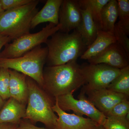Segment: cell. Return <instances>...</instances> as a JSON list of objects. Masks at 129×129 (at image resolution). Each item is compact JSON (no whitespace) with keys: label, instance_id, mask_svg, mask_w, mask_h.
<instances>
[{"label":"cell","instance_id":"1","mask_svg":"<svg viewBox=\"0 0 129 129\" xmlns=\"http://www.w3.org/2000/svg\"><path fill=\"white\" fill-rule=\"evenodd\" d=\"M42 88L51 97L73 93L86 81L81 67L76 61L62 65L48 66L44 69Z\"/></svg>","mask_w":129,"mask_h":129},{"label":"cell","instance_id":"8","mask_svg":"<svg viewBox=\"0 0 129 129\" xmlns=\"http://www.w3.org/2000/svg\"><path fill=\"white\" fill-rule=\"evenodd\" d=\"M81 67L86 81L84 87L91 90L107 88L119 74L120 70L105 64L89 63Z\"/></svg>","mask_w":129,"mask_h":129},{"label":"cell","instance_id":"9","mask_svg":"<svg viewBox=\"0 0 129 129\" xmlns=\"http://www.w3.org/2000/svg\"><path fill=\"white\" fill-rule=\"evenodd\" d=\"M81 92L87 99L105 116L116 104L129 99L127 95L114 92L107 88L91 90L83 87Z\"/></svg>","mask_w":129,"mask_h":129},{"label":"cell","instance_id":"29","mask_svg":"<svg viewBox=\"0 0 129 129\" xmlns=\"http://www.w3.org/2000/svg\"><path fill=\"white\" fill-rule=\"evenodd\" d=\"M18 125L10 123L0 124V129H18Z\"/></svg>","mask_w":129,"mask_h":129},{"label":"cell","instance_id":"30","mask_svg":"<svg viewBox=\"0 0 129 129\" xmlns=\"http://www.w3.org/2000/svg\"><path fill=\"white\" fill-rule=\"evenodd\" d=\"M5 101L3 100L2 98L0 96V111L1 110L2 108L3 105L5 104Z\"/></svg>","mask_w":129,"mask_h":129},{"label":"cell","instance_id":"15","mask_svg":"<svg viewBox=\"0 0 129 129\" xmlns=\"http://www.w3.org/2000/svg\"><path fill=\"white\" fill-rule=\"evenodd\" d=\"M26 106L10 97L5 102L0 111V124L18 125L25 116Z\"/></svg>","mask_w":129,"mask_h":129},{"label":"cell","instance_id":"14","mask_svg":"<svg viewBox=\"0 0 129 129\" xmlns=\"http://www.w3.org/2000/svg\"><path fill=\"white\" fill-rule=\"evenodd\" d=\"M9 73L11 97L22 104L27 105L28 96L27 76L13 70L9 69Z\"/></svg>","mask_w":129,"mask_h":129},{"label":"cell","instance_id":"27","mask_svg":"<svg viewBox=\"0 0 129 129\" xmlns=\"http://www.w3.org/2000/svg\"><path fill=\"white\" fill-rule=\"evenodd\" d=\"M18 129H49L37 127L27 119H22L19 124Z\"/></svg>","mask_w":129,"mask_h":129},{"label":"cell","instance_id":"13","mask_svg":"<svg viewBox=\"0 0 129 129\" xmlns=\"http://www.w3.org/2000/svg\"><path fill=\"white\" fill-rule=\"evenodd\" d=\"M63 0H47L42 9L39 11L32 19L30 28L40 24L49 22L56 25L59 24V14Z\"/></svg>","mask_w":129,"mask_h":129},{"label":"cell","instance_id":"20","mask_svg":"<svg viewBox=\"0 0 129 129\" xmlns=\"http://www.w3.org/2000/svg\"><path fill=\"white\" fill-rule=\"evenodd\" d=\"M107 89L129 96V66L120 69L119 74Z\"/></svg>","mask_w":129,"mask_h":129},{"label":"cell","instance_id":"28","mask_svg":"<svg viewBox=\"0 0 129 129\" xmlns=\"http://www.w3.org/2000/svg\"><path fill=\"white\" fill-rule=\"evenodd\" d=\"M11 41L9 37L0 34V51L3 46H5L6 44L9 43Z\"/></svg>","mask_w":129,"mask_h":129},{"label":"cell","instance_id":"10","mask_svg":"<svg viewBox=\"0 0 129 129\" xmlns=\"http://www.w3.org/2000/svg\"><path fill=\"white\" fill-rule=\"evenodd\" d=\"M82 20L81 9L78 0H63L59 14V31L69 33L77 29Z\"/></svg>","mask_w":129,"mask_h":129},{"label":"cell","instance_id":"16","mask_svg":"<svg viewBox=\"0 0 129 129\" xmlns=\"http://www.w3.org/2000/svg\"><path fill=\"white\" fill-rule=\"evenodd\" d=\"M116 42V38L113 33L98 30L95 39L87 48L80 57V58L89 60L103 51L111 44Z\"/></svg>","mask_w":129,"mask_h":129},{"label":"cell","instance_id":"26","mask_svg":"<svg viewBox=\"0 0 129 129\" xmlns=\"http://www.w3.org/2000/svg\"><path fill=\"white\" fill-rule=\"evenodd\" d=\"M33 0H1L3 9L5 11L20 7L27 5Z\"/></svg>","mask_w":129,"mask_h":129},{"label":"cell","instance_id":"25","mask_svg":"<svg viewBox=\"0 0 129 129\" xmlns=\"http://www.w3.org/2000/svg\"><path fill=\"white\" fill-rule=\"evenodd\" d=\"M113 34L116 41L126 52L129 56V39L128 35L115 24Z\"/></svg>","mask_w":129,"mask_h":129},{"label":"cell","instance_id":"19","mask_svg":"<svg viewBox=\"0 0 129 129\" xmlns=\"http://www.w3.org/2000/svg\"><path fill=\"white\" fill-rule=\"evenodd\" d=\"M109 0H79L81 9L89 10L93 20L99 30L102 29L101 15L102 9Z\"/></svg>","mask_w":129,"mask_h":129},{"label":"cell","instance_id":"21","mask_svg":"<svg viewBox=\"0 0 129 129\" xmlns=\"http://www.w3.org/2000/svg\"><path fill=\"white\" fill-rule=\"evenodd\" d=\"M118 17L119 21L116 24L128 36L129 35V1L118 0Z\"/></svg>","mask_w":129,"mask_h":129},{"label":"cell","instance_id":"6","mask_svg":"<svg viewBox=\"0 0 129 129\" xmlns=\"http://www.w3.org/2000/svg\"><path fill=\"white\" fill-rule=\"evenodd\" d=\"M61 25L49 23L39 32L22 36L8 43L0 53V58H13L21 57L36 47L45 43L52 35L59 31Z\"/></svg>","mask_w":129,"mask_h":129},{"label":"cell","instance_id":"31","mask_svg":"<svg viewBox=\"0 0 129 129\" xmlns=\"http://www.w3.org/2000/svg\"><path fill=\"white\" fill-rule=\"evenodd\" d=\"M5 11L3 9L1 3V0H0V16H1V15L2 14V13Z\"/></svg>","mask_w":129,"mask_h":129},{"label":"cell","instance_id":"23","mask_svg":"<svg viewBox=\"0 0 129 129\" xmlns=\"http://www.w3.org/2000/svg\"><path fill=\"white\" fill-rule=\"evenodd\" d=\"M103 126L105 129H129V120L126 117H107Z\"/></svg>","mask_w":129,"mask_h":129},{"label":"cell","instance_id":"12","mask_svg":"<svg viewBox=\"0 0 129 129\" xmlns=\"http://www.w3.org/2000/svg\"><path fill=\"white\" fill-rule=\"evenodd\" d=\"M55 100L52 109L58 116L55 129H96L100 125L89 118L67 113L60 108Z\"/></svg>","mask_w":129,"mask_h":129},{"label":"cell","instance_id":"17","mask_svg":"<svg viewBox=\"0 0 129 129\" xmlns=\"http://www.w3.org/2000/svg\"><path fill=\"white\" fill-rule=\"evenodd\" d=\"M81 13L82 21L76 30L79 33L88 48L95 39L99 29L92 19L89 9H81Z\"/></svg>","mask_w":129,"mask_h":129},{"label":"cell","instance_id":"5","mask_svg":"<svg viewBox=\"0 0 129 129\" xmlns=\"http://www.w3.org/2000/svg\"><path fill=\"white\" fill-rule=\"evenodd\" d=\"M48 49L41 45L19 57L0 58V68L13 70L35 80L42 88L44 66L46 63Z\"/></svg>","mask_w":129,"mask_h":129},{"label":"cell","instance_id":"18","mask_svg":"<svg viewBox=\"0 0 129 129\" xmlns=\"http://www.w3.org/2000/svg\"><path fill=\"white\" fill-rule=\"evenodd\" d=\"M118 5L116 0H109L102 9L101 18L102 30L112 33L118 18Z\"/></svg>","mask_w":129,"mask_h":129},{"label":"cell","instance_id":"2","mask_svg":"<svg viewBox=\"0 0 129 129\" xmlns=\"http://www.w3.org/2000/svg\"><path fill=\"white\" fill-rule=\"evenodd\" d=\"M50 37L45 43L48 49L46 63L48 66L76 61L87 48L76 29L70 34L58 31Z\"/></svg>","mask_w":129,"mask_h":129},{"label":"cell","instance_id":"3","mask_svg":"<svg viewBox=\"0 0 129 129\" xmlns=\"http://www.w3.org/2000/svg\"><path fill=\"white\" fill-rule=\"evenodd\" d=\"M28 96L25 116L33 124L37 122L44 124L47 128L55 129L58 117L52 109L55 104L52 97L35 80L27 76Z\"/></svg>","mask_w":129,"mask_h":129},{"label":"cell","instance_id":"11","mask_svg":"<svg viewBox=\"0 0 129 129\" xmlns=\"http://www.w3.org/2000/svg\"><path fill=\"white\" fill-rule=\"evenodd\" d=\"M129 56L123 48L116 42L88 61L90 64H105L122 69L129 66Z\"/></svg>","mask_w":129,"mask_h":129},{"label":"cell","instance_id":"4","mask_svg":"<svg viewBox=\"0 0 129 129\" xmlns=\"http://www.w3.org/2000/svg\"><path fill=\"white\" fill-rule=\"evenodd\" d=\"M38 0L27 5L5 11L0 16V34L15 40L30 33L31 23L39 12Z\"/></svg>","mask_w":129,"mask_h":129},{"label":"cell","instance_id":"24","mask_svg":"<svg viewBox=\"0 0 129 129\" xmlns=\"http://www.w3.org/2000/svg\"><path fill=\"white\" fill-rule=\"evenodd\" d=\"M129 113L128 99L120 102L116 104L109 112L106 117H125Z\"/></svg>","mask_w":129,"mask_h":129},{"label":"cell","instance_id":"7","mask_svg":"<svg viewBox=\"0 0 129 129\" xmlns=\"http://www.w3.org/2000/svg\"><path fill=\"white\" fill-rule=\"evenodd\" d=\"M70 93L55 98L58 106L63 111H72L77 115H86L89 118L102 125L106 119V117L99 111L81 92L79 99H75Z\"/></svg>","mask_w":129,"mask_h":129},{"label":"cell","instance_id":"22","mask_svg":"<svg viewBox=\"0 0 129 129\" xmlns=\"http://www.w3.org/2000/svg\"><path fill=\"white\" fill-rule=\"evenodd\" d=\"M9 69L0 68V96L5 101L9 99Z\"/></svg>","mask_w":129,"mask_h":129},{"label":"cell","instance_id":"32","mask_svg":"<svg viewBox=\"0 0 129 129\" xmlns=\"http://www.w3.org/2000/svg\"><path fill=\"white\" fill-rule=\"evenodd\" d=\"M96 129H105L102 125H100Z\"/></svg>","mask_w":129,"mask_h":129}]
</instances>
